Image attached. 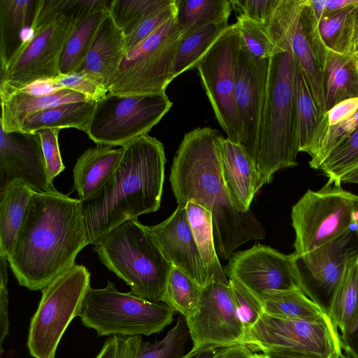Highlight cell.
Returning <instances> with one entry per match:
<instances>
[{"label": "cell", "instance_id": "1", "mask_svg": "<svg viewBox=\"0 0 358 358\" xmlns=\"http://www.w3.org/2000/svg\"><path fill=\"white\" fill-rule=\"evenodd\" d=\"M87 245L80 200L57 190L35 192L6 259L20 285L42 290Z\"/></svg>", "mask_w": 358, "mask_h": 358}, {"label": "cell", "instance_id": "2", "mask_svg": "<svg viewBox=\"0 0 358 358\" xmlns=\"http://www.w3.org/2000/svg\"><path fill=\"white\" fill-rule=\"evenodd\" d=\"M122 148V159L109 180L80 200L88 245L125 221L160 207L166 162L162 143L145 134Z\"/></svg>", "mask_w": 358, "mask_h": 358}, {"label": "cell", "instance_id": "3", "mask_svg": "<svg viewBox=\"0 0 358 358\" xmlns=\"http://www.w3.org/2000/svg\"><path fill=\"white\" fill-rule=\"evenodd\" d=\"M295 69V60L287 51L269 59L256 164L259 176L257 192L271 182L276 171L298 164L299 142L294 92Z\"/></svg>", "mask_w": 358, "mask_h": 358}, {"label": "cell", "instance_id": "4", "mask_svg": "<svg viewBox=\"0 0 358 358\" xmlns=\"http://www.w3.org/2000/svg\"><path fill=\"white\" fill-rule=\"evenodd\" d=\"M83 17L80 0H43L30 38L0 71V94L58 76L63 49Z\"/></svg>", "mask_w": 358, "mask_h": 358}, {"label": "cell", "instance_id": "5", "mask_svg": "<svg viewBox=\"0 0 358 358\" xmlns=\"http://www.w3.org/2000/svg\"><path fill=\"white\" fill-rule=\"evenodd\" d=\"M100 262L146 300L162 302L171 265L148 226L132 219L111 229L94 244Z\"/></svg>", "mask_w": 358, "mask_h": 358}, {"label": "cell", "instance_id": "6", "mask_svg": "<svg viewBox=\"0 0 358 358\" xmlns=\"http://www.w3.org/2000/svg\"><path fill=\"white\" fill-rule=\"evenodd\" d=\"M224 136L210 127L186 133L177 150L169 180L178 205L194 202L209 211L231 201L221 166L220 142Z\"/></svg>", "mask_w": 358, "mask_h": 358}, {"label": "cell", "instance_id": "7", "mask_svg": "<svg viewBox=\"0 0 358 358\" xmlns=\"http://www.w3.org/2000/svg\"><path fill=\"white\" fill-rule=\"evenodd\" d=\"M175 313L163 302L121 292L108 281L103 288L89 289L80 317L99 336H142L163 331L173 322Z\"/></svg>", "mask_w": 358, "mask_h": 358}, {"label": "cell", "instance_id": "8", "mask_svg": "<svg viewBox=\"0 0 358 358\" xmlns=\"http://www.w3.org/2000/svg\"><path fill=\"white\" fill-rule=\"evenodd\" d=\"M176 15L124 55L108 87V94L166 93V87L174 79V63L185 34Z\"/></svg>", "mask_w": 358, "mask_h": 358}, {"label": "cell", "instance_id": "9", "mask_svg": "<svg viewBox=\"0 0 358 358\" xmlns=\"http://www.w3.org/2000/svg\"><path fill=\"white\" fill-rule=\"evenodd\" d=\"M266 27L274 43L294 57L322 118L326 113L322 66L327 48L319 22L304 0H277Z\"/></svg>", "mask_w": 358, "mask_h": 358}, {"label": "cell", "instance_id": "10", "mask_svg": "<svg viewBox=\"0 0 358 358\" xmlns=\"http://www.w3.org/2000/svg\"><path fill=\"white\" fill-rule=\"evenodd\" d=\"M91 274L75 264L52 280L42 291L28 334L27 347L34 358H55L58 345L71 322L82 311L91 288Z\"/></svg>", "mask_w": 358, "mask_h": 358}, {"label": "cell", "instance_id": "11", "mask_svg": "<svg viewBox=\"0 0 358 358\" xmlns=\"http://www.w3.org/2000/svg\"><path fill=\"white\" fill-rule=\"evenodd\" d=\"M358 196L341 184L327 181L319 190L308 189L293 206L296 255L307 253L341 236L354 227Z\"/></svg>", "mask_w": 358, "mask_h": 358}, {"label": "cell", "instance_id": "12", "mask_svg": "<svg viewBox=\"0 0 358 358\" xmlns=\"http://www.w3.org/2000/svg\"><path fill=\"white\" fill-rule=\"evenodd\" d=\"M338 327L329 315L306 320L262 313L244 331L243 345L264 354L303 352L336 358L342 352Z\"/></svg>", "mask_w": 358, "mask_h": 358}, {"label": "cell", "instance_id": "13", "mask_svg": "<svg viewBox=\"0 0 358 358\" xmlns=\"http://www.w3.org/2000/svg\"><path fill=\"white\" fill-rule=\"evenodd\" d=\"M173 103L165 94H108L96 103L87 135L97 145L123 146L148 134L169 111Z\"/></svg>", "mask_w": 358, "mask_h": 358}, {"label": "cell", "instance_id": "14", "mask_svg": "<svg viewBox=\"0 0 358 358\" xmlns=\"http://www.w3.org/2000/svg\"><path fill=\"white\" fill-rule=\"evenodd\" d=\"M240 41L236 23L229 24L195 67L217 122L227 138L238 143L241 123L235 99V71Z\"/></svg>", "mask_w": 358, "mask_h": 358}, {"label": "cell", "instance_id": "15", "mask_svg": "<svg viewBox=\"0 0 358 358\" xmlns=\"http://www.w3.org/2000/svg\"><path fill=\"white\" fill-rule=\"evenodd\" d=\"M292 254L301 290L329 315L347 264L358 257V231L354 226L307 253Z\"/></svg>", "mask_w": 358, "mask_h": 358}, {"label": "cell", "instance_id": "16", "mask_svg": "<svg viewBox=\"0 0 358 358\" xmlns=\"http://www.w3.org/2000/svg\"><path fill=\"white\" fill-rule=\"evenodd\" d=\"M185 320L192 348L243 344L244 327L229 284L212 282L203 287L196 310Z\"/></svg>", "mask_w": 358, "mask_h": 358}, {"label": "cell", "instance_id": "17", "mask_svg": "<svg viewBox=\"0 0 358 358\" xmlns=\"http://www.w3.org/2000/svg\"><path fill=\"white\" fill-rule=\"evenodd\" d=\"M269 59H260L252 57L241 38L235 71V99L241 123L240 144L255 164Z\"/></svg>", "mask_w": 358, "mask_h": 358}, {"label": "cell", "instance_id": "18", "mask_svg": "<svg viewBox=\"0 0 358 358\" xmlns=\"http://www.w3.org/2000/svg\"><path fill=\"white\" fill-rule=\"evenodd\" d=\"M223 270L229 279L238 281L259 296L271 290L301 289L292 254L264 245L234 253Z\"/></svg>", "mask_w": 358, "mask_h": 358}, {"label": "cell", "instance_id": "19", "mask_svg": "<svg viewBox=\"0 0 358 358\" xmlns=\"http://www.w3.org/2000/svg\"><path fill=\"white\" fill-rule=\"evenodd\" d=\"M0 176L1 187L9 181L19 180L36 192L57 190L36 132H5L0 127Z\"/></svg>", "mask_w": 358, "mask_h": 358}, {"label": "cell", "instance_id": "20", "mask_svg": "<svg viewBox=\"0 0 358 358\" xmlns=\"http://www.w3.org/2000/svg\"><path fill=\"white\" fill-rule=\"evenodd\" d=\"M148 228L171 266L202 288L208 285L207 273L188 222L185 206L178 205L167 219Z\"/></svg>", "mask_w": 358, "mask_h": 358}, {"label": "cell", "instance_id": "21", "mask_svg": "<svg viewBox=\"0 0 358 358\" xmlns=\"http://www.w3.org/2000/svg\"><path fill=\"white\" fill-rule=\"evenodd\" d=\"M125 55V36L108 10L77 71L108 88Z\"/></svg>", "mask_w": 358, "mask_h": 358}, {"label": "cell", "instance_id": "22", "mask_svg": "<svg viewBox=\"0 0 358 358\" xmlns=\"http://www.w3.org/2000/svg\"><path fill=\"white\" fill-rule=\"evenodd\" d=\"M220 158L222 178L231 202L241 211L249 210L257 192L255 163L240 143L224 137L220 142Z\"/></svg>", "mask_w": 358, "mask_h": 358}, {"label": "cell", "instance_id": "23", "mask_svg": "<svg viewBox=\"0 0 358 358\" xmlns=\"http://www.w3.org/2000/svg\"><path fill=\"white\" fill-rule=\"evenodd\" d=\"M215 250L219 258L228 260L242 244L264 239L266 231L250 210H238L231 201L212 208Z\"/></svg>", "mask_w": 358, "mask_h": 358}, {"label": "cell", "instance_id": "24", "mask_svg": "<svg viewBox=\"0 0 358 358\" xmlns=\"http://www.w3.org/2000/svg\"><path fill=\"white\" fill-rule=\"evenodd\" d=\"M43 0H0V69H5L30 38Z\"/></svg>", "mask_w": 358, "mask_h": 358}, {"label": "cell", "instance_id": "25", "mask_svg": "<svg viewBox=\"0 0 358 358\" xmlns=\"http://www.w3.org/2000/svg\"><path fill=\"white\" fill-rule=\"evenodd\" d=\"M0 127L5 132L20 131L25 119L38 111L61 104L89 101L84 94L66 89L40 95L15 90L0 94Z\"/></svg>", "mask_w": 358, "mask_h": 358}, {"label": "cell", "instance_id": "26", "mask_svg": "<svg viewBox=\"0 0 358 358\" xmlns=\"http://www.w3.org/2000/svg\"><path fill=\"white\" fill-rule=\"evenodd\" d=\"M123 155V148L97 145L86 150L74 166V187L84 200L96 192L109 180Z\"/></svg>", "mask_w": 358, "mask_h": 358}, {"label": "cell", "instance_id": "27", "mask_svg": "<svg viewBox=\"0 0 358 358\" xmlns=\"http://www.w3.org/2000/svg\"><path fill=\"white\" fill-rule=\"evenodd\" d=\"M322 76L326 113L341 101L358 98V55L327 48Z\"/></svg>", "mask_w": 358, "mask_h": 358}, {"label": "cell", "instance_id": "28", "mask_svg": "<svg viewBox=\"0 0 358 358\" xmlns=\"http://www.w3.org/2000/svg\"><path fill=\"white\" fill-rule=\"evenodd\" d=\"M35 191L19 180H11L1 187L0 255L10 252L25 219Z\"/></svg>", "mask_w": 358, "mask_h": 358}, {"label": "cell", "instance_id": "29", "mask_svg": "<svg viewBox=\"0 0 358 358\" xmlns=\"http://www.w3.org/2000/svg\"><path fill=\"white\" fill-rule=\"evenodd\" d=\"M96 103L76 101L38 111L25 119L20 131L34 133L45 129L75 128L87 134Z\"/></svg>", "mask_w": 358, "mask_h": 358}, {"label": "cell", "instance_id": "30", "mask_svg": "<svg viewBox=\"0 0 358 358\" xmlns=\"http://www.w3.org/2000/svg\"><path fill=\"white\" fill-rule=\"evenodd\" d=\"M185 207L188 222L206 268L208 285L212 282L229 284L215 250L210 211L192 201H189Z\"/></svg>", "mask_w": 358, "mask_h": 358}, {"label": "cell", "instance_id": "31", "mask_svg": "<svg viewBox=\"0 0 358 358\" xmlns=\"http://www.w3.org/2000/svg\"><path fill=\"white\" fill-rule=\"evenodd\" d=\"M294 92L298 123L299 152L309 154L313 159L316 154L322 119L308 85L296 64Z\"/></svg>", "mask_w": 358, "mask_h": 358}, {"label": "cell", "instance_id": "32", "mask_svg": "<svg viewBox=\"0 0 358 358\" xmlns=\"http://www.w3.org/2000/svg\"><path fill=\"white\" fill-rule=\"evenodd\" d=\"M260 297L263 312L272 316L315 320L329 315L300 288L267 291Z\"/></svg>", "mask_w": 358, "mask_h": 358}, {"label": "cell", "instance_id": "33", "mask_svg": "<svg viewBox=\"0 0 358 358\" xmlns=\"http://www.w3.org/2000/svg\"><path fill=\"white\" fill-rule=\"evenodd\" d=\"M108 10L99 8L80 18L62 52L59 66L60 74L76 73L80 68Z\"/></svg>", "mask_w": 358, "mask_h": 358}, {"label": "cell", "instance_id": "34", "mask_svg": "<svg viewBox=\"0 0 358 358\" xmlns=\"http://www.w3.org/2000/svg\"><path fill=\"white\" fill-rule=\"evenodd\" d=\"M231 10V0H178L176 18L186 36L210 24H228Z\"/></svg>", "mask_w": 358, "mask_h": 358}, {"label": "cell", "instance_id": "35", "mask_svg": "<svg viewBox=\"0 0 358 358\" xmlns=\"http://www.w3.org/2000/svg\"><path fill=\"white\" fill-rule=\"evenodd\" d=\"M355 4L325 13L321 18L319 31L327 48L341 54L352 53L354 41L358 32Z\"/></svg>", "mask_w": 358, "mask_h": 358}, {"label": "cell", "instance_id": "36", "mask_svg": "<svg viewBox=\"0 0 358 358\" xmlns=\"http://www.w3.org/2000/svg\"><path fill=\"white\" fill-rule=\"evenodd\" d=\"M358 313V257L348 262L334 296L329 315L343 332Z\"/></svg>", "mask_w": 358, "mask_h": 358}, {"label": "cell", "instance_id": "37", "mask_svg": "<svg viewBox=\"0 0 358 358\" xmlns=\"http://www.w3.org/2000/svg\"><path fill=\"white\" fill-rule=\"evenodd\" d=\"M202 291L191 278L171 266L162 302L186 318L196 310Z\"/></svg>", "mask_w": 358, "mask_h": 358}, {"label": "cell", "instance_id": "38", "mask_svg": "<svg viewBox=\"0 0 358 358\" xmlns=\"http://www.w3.org/2000/svg\"><path fill=\"white\" fill-rule=\"evenodd\" d=\"M229 24H210L185 36L173 66V78L196 67L199 59Z\"/></svg>", "mask_w": 358, "mask_h": 358}, {"label": "cell", "instance_id": "39", "mask_svg": "<svg viewBox=\"0 0 358 358\" xmlns=\"http://www.w3.org/2000/svg\"><path fill=\"white\" fill-rule=\"evenodd\" d=\"M189 337L185 318L180 315L162 339L153 343L143 340L134 358H180Z\"/></svg>", "mask_w": 358, "mask_h": 358}, {"label": "cell", "instance_id": "40", "mask_svg": "<svg viewBox=\"0 0 358 358\" xmlns=\"http://www.w3.org/2000/svg\"><path fill=\"white\" fill-rule=\"evenodd\" d=\"M358 166V127L337 145L324 159L319 169L328 180L342 184L341 178Z\"/></svg>", "mask_w": 358, "mask_h": 358}, {"label": "cell", "instance_id": "41", "mask_svg": "<svg viewBox=\"0 0 358 358\" xmlns=\"http://www.w3.org/2000/svg\"><path fill=\"white\" fill-rule=\"evenodd\" d=\"M236 19L242 42L252 57L269 59L284 51L272 40L266 25L243 15H236Z\"/></svg>", "mask_w": 358, "mask_h": 358}, {"label": "cell", "instance_id": "42", "mask_svg": "<svg viewBox=\"0 0 358 358\" xmlns=\"http://www.w3.org/2000/svg\"><path fill=\"white\" fill-rule=\"evenodd\" d=\"M164 0H112L109 11L125 36Z\"/></svg>", "mask_w": 358, "mask_h": 358}, {"label": "cell", "instance_id": "43", "mask_svg": "<svg viewBox=\"0 0 358 358\" xmlns=\"http://www.w3.org/2000/svg\"><path fill=\"white\" fill-rule=\"evenodd\" d=\"M357 127L358 110L346 120L334 126L327 125V117L324 115L322 117L317 152L315 157L309 162L310 166L313 169H319L330 152Z\"/></svg>", "mask_w": 358, "mask_h": 358}, {"label": "cell", "instance_id": "44", "mask_svg": "<svg viewBox=\"0 0 358 358\" xmlns=\"http://www.w3.org/2000/svg\"><path fill=\"white\" fill-rule=\"evenodd\" d=\"M178 13V0H164L150 12L128 36H125V55Z\"/></svg>", "mask_w": 358, "mask_h": 358}, {"label": "cell", "instance_id": "45", "mask_svg": "<svg viewBox=\"0 0 358 358\" xmlns=\"http://www.w3.org/2000/svg\"><path fill=\"white\" fill-rule=\"evenodd\" d=\"M52 91L62 89L71 90L84 94L89 101H96L103 99L108 93V88L80 73L59 75L45 80Z\"/></svg>", "mask_w": 358, "mask_h": 358}, {"label": "cell", "instance_id": "46", "mask_svg": "<svg viewBox=\"0 0 358 358\" xmlns=\"http://www.w3.org/2000/svg\"><path fill=\"white\" fill-rule=\"evenodd\" d=\"M237 314L246 329L251 327L263 313L261 297L234 279H228Z\"/></svg>", "mask_w": 358, "mask_h": 358}, {"label": "cell", "instance_id": "47", "mask_svg": "<svg viewBox=\"0 0 358 358\" xmlns=\"http://www.w3.org/2000/svg\"><path fill=\"white\" fill-rule=\"evenodd\" d=\"M59 129H51L36 131L39 135L46 168L52 180L65 169L59 148Z\"/></svg>", "mask_w": 358, "mask_h": 358}, {"label": "cell", "instance_id": "48", "mask_svg": "<svg viewBox=\"0 0 358 358\" xmlns=\"http://www.w3.org/2000/svg\"><path fill=\"white\" fill-rule=\"evenodd\" d=\"M142 341L141 336H112L95 358H134Z\"/></svg>", "mask_w": 358, "mask_h": 358}, {"label": "cell", "instance_id": "49", "mask_svg": "<svg viewBox=\"0 0 358 358\" xmlns=\"http://www.w3.org/2000/svg\"><path fill=\"white\" fill-rule=\"evenodd\" d=\"M277 0H231L236 15L267 24Z\"/></svg>", "mask_w": 358, "mask_h": 358}, {"label": "cell", "instance_id": "50", "mask_svg": "<svg viewBox=\"0 0 358 358\" xmlns=\"http://www.w3.org/2000/svg\"><path fill=\"white\" fill-rule=\"evenodd\" d=\"M7 259L0 255V352H3V342L9 330L8 292L7 288L8 271Z\"/></svg>", "mask_w": 358, "mask_h": 358}, {"label": "cell", "instance_id": "51", "mask_svg": "<svg viewBox=\"0 0 358 358\" xmlns=\"http://www.w3.org/2000/svg\"><path fill=\"white\" fill-rule=\"evenodd\" d=\"M358 110V98L344 100L335 105L325 113L327 125L338 124L351 116Z\"/></svg>", "mask_w": 358, "mask_h": 358}, {"label": "cell", "instance_id": "52", "mask_svg": "<svg viewBox=\"0 0 358 358\" xmlns=\"http://www.w3.org/2000/svg\"><path fill=\"white\" fill-rule=\"evenodd\" d=\"M341 340L343 350L358 358V313L349 327L341 333Z\"/></svg>", "mask_w": 358, "mask_h": 358}, {"label": "cell", "instance_id": "53", "mask_svg": "<svg viewBox=\"0 0 358 358\" xmlns=\"http://www.w3.org/2000/svg\"><path fill=\"white\" fill-rule=\"evenodd\" d=\"M255 355L248 346L239 344L221 348L217 358H253Z\"/></svg>", "mask_w": 358, "mask_h": 358}, {"label": "cell", "instance_id": "54", "mask_svg": "<svg viewBox=\"0 0 358 358\" xmlns=\"http://www.w3.org/2000/svg\"><path fill=\"white\" fill-rule=\"evenodd\" d=\"M221 348L215 346H204L192 349L180 358H217Z\"/></svg>", "mask_w": 358, "mask_h": 358}, {"label": "cell", "instance_id": "55", "mask_svg": "<svg viewBox=\"0 0 358 358\" xmlns=\"http://www.w3.org/2000/svg\"><path fill=\"white\" fill-rule=\"evenodd\" d=\"M330 0H307V4L316 20L320 21L326 12Z\"/></svg>", "mask_w": 358, "mask_h": 358}, {"label": "cell", "instance_id": "56", "mask_svg": "<svg viewBox=\"0 0 358 358\" xmlns=\"http://www.w3.org/2000/svg\"><path fill=\"white\" fill-rule=\"evenodd\" d=\"M358 0H330L325 13L336 11L351 5L355 4Z\"/></svg>", "mask_w": 358, "mask_h": 358}, {"label": "cell", "instance_id": "57", "mask_svg": "<svg viewBox=\"0 0 358 358\" xmlns=\"http://www.w3.org/2000/svg\"><path fill=\"white\" fill-rule=\"evenodd\" d=\"M270 358H322L318 355L303 352H286L282 354H268Z\"/></svg>", "mask_w": 358, "mask_h": 358}, {"label": "cell", "instance_id": "58", "mask_svg": "<svg viewBox=\"0 0 358 358\" xmlns=\"http://www.w3.org/2000/svg\"><path fill=\"white\" fill-rule=\"evenodd\" d=\"M341 182L358 184V166L345 173L341 178Z\"/></svg>", "mask_w": 358, "mask_h": 358}, {"label": "cell", "instance_id": "59", "mask_svg": "<svg viewBox=\"0 0 358 358\" xmlns=\"http://www.w3.org/2000/svg\"><path fill=\"white\" fill-rule=\"evenodd\" d=\"M353 224L358 231V206H357L353 215Z\"/></svg>", "mask_w": 358, "mask_h": 358}, {"label": "cell", "instance_id": "60", "mask_svg": "<svg viewBox=\"0 0 358 358\" xmlns=\"http://www.w3.org/2000/svg\"><path fill=\"white\" fill-rule=\"evenodd\" d=\"M352 53L358 55V32L357 33L354 41Z\"/></svg>", "mask_w": 358, "mask_h": 358}, {"label": "cell", "instance_id": "61", "mask_svg": "<svg viewBox=\"0 0 358 358\" xmlns=\"http://www.w3.org/2000/svg\"><path fill=\"white\" fill-rule=\"evenodd\" d=\"M336 358H355L350 353L343 351Z\"/></svg>", "mask_w": 358, "mask_h": 358}, {"label": "cell", "instance_id": "62", "mask_svg": "<svg viewBox=\"0 0 358 358\" xmlns=\"http://www.w3.org/2000/svg\"><path fill=\"white\" fill-rule=\"evenodd\" d=\"M253 358H270L266 354H258L255 353V357Z\"/></svg>", "mask_w": 358, "mask_h": 358}, {"label": "cell", "instance_id": "63", "mask_svg": "<svg viewBox=\"0 0 358 358\" xmlns=\"http://www.w3.org/2000/svg\"><path fill=\"white\" fill-rule=\"evenodd\" d=\"M355 9L356 15H357V23H358V1H357V3L355 5Z\"/></svg>", "mask_w": 358, "mask_h": 358}]
</instances>
